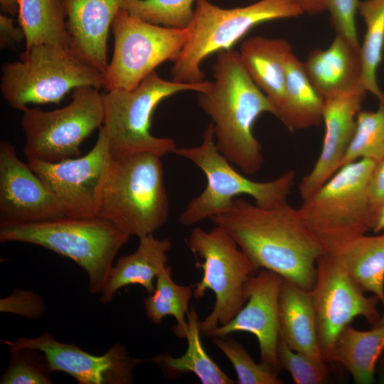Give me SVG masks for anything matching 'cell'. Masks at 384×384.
<instances>
[{"instance_id": "obj_35", "label": "cell", "mask_w": 384, "mask_h": 384, "mask_svg": "<svg viewBox=\"0 0 384 384\" xmlns=\"http://www.w3.org/2000/svg\"><path fill=\"white\" fill-rule=\"evenodd\" d=\"M277 354L282 368L291 375L296 384H321L326 383L329 373L324 361L292 350L279 338Z\"/></svg>"}, {"instance_id": "obj_36", "label": "cell", "mask_w": 384, "mask_h": 384, "mask_svg": "<svg viewBox=\"0 0 384 384\" xmlns=\"http://www.w3.org/2000/svg\"><path fill=\"white\" fill-rule=\"evenodd\" d=\"M325 9L330 14L331 23L336 31L352 42L361 46L356 24L359 0H324Z\"/></svg>"}, {"instance_id": "obj_43", "label": "cell", "mask_w": 384, "mask_h": 384, "mask_svg": "<svg viewBox=\"0 0 384 384\" xmlns=\"http://www.w3.org/2000/svg\"><path fill=\"white\" fill-rule=\"evenodd\" d=\"M381 381L383 383H384V365L381 373Z\"/></svg>"}, {"instance_id": "obj_26", "label": "cell", "mask_w": 384, "mask_h": 384, "mask_svg": "<svg viewBox=\"0 0 384 384\" xmlns=\"http://www.w3.org/2000/svg\"><path fill=\"white\" fill-rule=\"evenodd\" d=\"M384 351V319L372 329L361 331L347 326L341 333L332 361L341 363L357 384L374 381L376 363Z\"/></svg>"}, {"instance_id": "obj_4", "label": "cell", "mask_w": 384, "mask_h": 384, "mask_svg": "<svg viewBox=\"0 0 384 384\" xmlns=\"http://www.w3.org/2000/svg\"><path fill=\"white\" fill-rule=\"evenodd\" d=\"M130 237L99 215H65L33 223L0 225L1 242L39 245L75 262L86 272L92 294H100L115 257Z\"/></svg>"}, {"instance_id": "obj_9", "label": "cell", "mask_w": 384, "mask_h": 384, "mask_svg": "<svg viewBox=\"0 0 384 384\" xmlns=\"http://www.w3.org/2000/svg\"><path fill=\"white\" fill-rule=\"evenodd\" d=\"M211 82L183 83L161 78L155 71L135 89L113 90L102 95L105 127L112 152L146 151L163 157L177 147L173 139L151 132V118L159 104L176 93L206 91Z\"/></svg>"}, {"instance_id": "obj_18", "label": "cell", "mask_w": 384, "mask_h": 384, "mask_svg": "<svg viewBox=\"0 0 384 384\" xmlns=\"http://www.w3.org/2000/svg\"><path fill=\"white\" fill-rule=\"evenodd\" d=\"M366 93L360 91L324 100L322 121L325 132L322 147L314 167L299 185L302 201L313 195L340 169Z\"/></svg>"}, {"instance_id": "obj_33", "label": "cell", "mask_w": 384, "mask_h": 384, "mask_svg": "<svg viewBox=\"0 0 384 384\" xmlns=\"http://www.w3.org/2000/svg\"><path fill=\"white\" fill-rule=\"evenodd\" d=\"M212 343L219 348L233 365L238 384H282L279 372L262 363H256L245 347L236 340L213 337Z\"/></svg>"}, {"instance_id": "obj_10", "label": "cell", "mask_w": 384, "mask_h": 384, "mask_svg": "<svg viewBox=\"0 0 384 384\" xmlns=\"http://www.w3.org/2000/svg\"><path fill=\"white\" fill-rule=\"evenodd\" d=\"M197 258L196 267L203 271L200 282L193 285V297L202 298L208 289L215 297L210 313L199 322L205 336L225 325L238 314L247 302L245 286L257 273L247 255L222 228L214 225L209 231L195 227L186 240Z\"/></svg>"}, {"instance_id": "obj_41", "label": "cell", "mask_w": 384, "mask_h": 384, "mask_svg": "<svg viewBox=\"0 0 384 384\" xmlns=\"http://www.w3.org/2000/svg\"><path fill=\"white\" fill-rule=\"evenodd\" d=\"M20 0H0L1 10L11 16H15L18 13Z\"/></svg>"}, {"instance_id": "obj_39", "label": "cell", "mask_w": 384, "mask_h": 384, "mask_svg": "<svg viewBox=\"0 0 384 384\" xmlns=\"http://www.w3.org/2000/svg\"><path fill=\"white\" fill-rule=\"evenodd\" d=\"M25 40L23 29L14 25V20L5 14L0 15V47L11 48Z\"/></svg>"}, {"instance_id": "obj_25", "label": "cell", "mask_w": 384, "mask_h": 384, "mask_svg": "<svg viewBox=\"0 0 384 384\" xmlns=\"http://www.w3.org/2000/svg\"><path fill=\"white\" fill-rule=\"evenodd\" d=\"M324 103L303 62L292 51L286 61L284 100L278 119L289 131L317 126L322 121Z\"/></svg>"}, {"instance_id": "obj_38", "label": "cell", "mask_w": 384, "mask_h": 384, "mask_svg": "<svg viewBox=\"0 0 384 384\" xmlns=\"http://www.w3.org/2000/svg\"><path fill=\"white\" fill-rule=\"evenodd\" d=\"M368 195L374 220L377 210L384 202V159L375 162L368 186Z\"/></svg>"}, {"instance_id": "obj_6", "label": "cell", "mask_w": 384, "mask_h": 384, "mask_svg": "<svg viewBox=\"0 0 384 384\" xmlns=\"http://www.w3.org/2000/svg\"><path fill=\"white\" fill-rule=\"evenodd\" d=\"M0 88L14 109L30 104H58L80 87H103V73L80 58L70 46L42 44L26 49L18 61L1 67Z\"/></svg>"}, {"instance_id": "obj_34", "label": "cell", "mask_w": 384, "mask_h": 384, "mask_svg": "<svg viewBox=\"0 0 384 384\" xmlns=\"http://www.w3.org/2000/svg\"><path fill=\"white\" fill-rule=\"evenodd\" d=\"M11 359L2 374L1 384H50L53 372L40 351L23 348L9 351Z\"/></svg>"}, {"instance_id": "obj_15", "label": "cell", "mask_w": 384, "mask_h": 384, "mask_svg": "<svg viewBox=\"0 0 384 384\" xmlns=\"http://www.w3.org/2000/svg\"><path fill=\"white\" fill-rule=\"evenodd\" d=\"M9 351L23 348L41 351L53 371L73 377L80 384H131L135 368L149 358L132 357L121 343L112 346L104 354H91L79 346L56 340L48 331L35 338L20 337L3 341Z\"/></svg>"}, {"instance_id": "obj_22", "label": "cell", "mask_w": 384, "mask_h": 384, "mask_svg": "<svg viewBox=\"0 0 384 384\" xmlns=\"http://www.w3.org/2000/svg\"><path fill=\"white\" fill-rule=\"evenodd\" d=\"M171 246L169 239H158L154 234L139 238L136 250L119 257L113 265L100 292V302L111 303L115 293L129 285H140L151 294L155 289L154 279L166 266Z\"/></svg>"}, {"instance_id": "obj_30", "label": "cell", "mask_w": 384, "mask_h": 384, "mask_svg": "<svg viewBox=\"0 0 384 384\" xmlns=\"http://www.w3.org/2000/svg\"><path fill=\"white\" fill-rule=\"evenodd\" d=\"M172 269L166 266L156 277L154 291L144 299V308L148 319L154 324H160L167 316L176 321L173 331L178 338H186L188 304L193 296V286L180 285L171 278Z\"/></svg>"}, {"instance_id": "obj_31", "label": "cell", "mask_w": 384, "mask_h": 384, "mask_svg": "<svg viewBox=\"0 0 384 384\" xmlns=\"http://www.w3.org/2000/svg\"><path fill=\"white\" fill-rule=\"evenodd\" d=\"M361 159L375 162L384 159V104H379L374 111L359 112L355 132L341 167Z\"/></svg>"}, {"instance_id": "obj_21", "label": "cell", "mask_w": 384, "mask_h": 384, "mask_svg": "<svg viewBox=\"0 0 384 384\" xmlns=\"http://www.w3.org/2000/svg\"><path fill=\"white\" fill-rule=\"evenodd\" d=\"M292 51L284 39L255 36L245 39L238 52L250 78L274 107L277 119L284 100L286 61Z\"/></svg>"}, {"instance_id": "obj_42", "label": "cell", "mask_w": 384, "mask_h": 384, "mask_svg": "<svg viewBox=\"0 0 384 384\" xmlns=\"http://www.w3.org/2000/svg\"><path fill=\"white\" fill-rule=\"evenodd\" d=\"M384 230V202L377 210L372 227V230L378 233Z\"/></svg>"}, {"instance_id": "obj_12", "label": "cell", "mask_w": 384, "mask_h": 384, "mask_svg": "<svg viewBox=\"0 0 384 384\" xmlns=\"http://www.w3.org/2000/svg\"><path fill=\"white\" fill-rule=\"evenodd\" d=\"M112 58L103 73L106 91L135 89L162 63L175 61L188 41V28L152 24L121 9L111 26Z\"/></svg>"}, {"instance_id": "obj_14", "label": "cell", "mask_w": 384, "mask_h": 384, "mask_svg": "<svg viewBox=\"0 0 384 384\" xmlns=\"http://www.w3.org/2000/svg\"><path fill=\"white\" fill-rule=\"evenodd\" d=\"M111 160L107 133L102 125L97 141L82 156L55 163L28 160V164L63 207L68 216L98 215L102 186Z\"/></svg>"}, {"instance_id": "obj_24", "label": "cell", "mask_w": 384, "mask_h": 384, "mask_svg": "<svg viewBox=\"0 0 384 384\" xmlns=\"http://www.w3.org/2000/svg\"><path fill=\"white\" fill-rule=\"evenodd\" d=\"M329 253L365 292L379 298L384 310V233L362 235Z\"/></svg>"}, {"instance_id": "obj_16", "label": "cell", "mask_w": 384, "mask_h": 384, "mask_svg": "<svg viewBox=\"0 0 384 384\" xmlns=\"http://www.w3.org/2000/svg\"><path fill=\"white\" fill-rule=\"evenodd\" d=\"M66 213L44 182L21 161L14 146L0 142V225L38 222Z\"/></svg>"}, {"instance_id": "obj_19", "label": "cell", "mask_w": 384, "mask_h": 384, "mask_svg": "<svg viewBox=\"0 0 384 384\" xmlns=\"http://www.w3.org/2000/svg\"><path fill=\"white\" fill-rule=\"evenodd\" d=\"M126 0H63L70 47L84 62L104 73L108 33Z\"/></svg>"}, {"instance_id": "obj_11", "label": "cell", "mask_w": 384, "mask_h": 384, "mask_svg": "<svg viewBox=\"0 0 384 384\" xmlns=\"http://www.w3.org/2000/svg\"><path fill=\"white\" fill-rule=\"evenodd\" d=\"M21 127L28 160L55 163L80 156V147L103 124L102 95L94 87L74 90L71 102L50 111L23 109Z\"/></svg>"}, {"instance_id": "obj_1", "label": "cell", "mask_w": 384, "mask_h": 384, "mask_svg": "<svg viewBox=\"0 0 384 384\" xmlns=\"http://www.w3.org/2000/svg\"><path fill=\"white\" fill-rule=\"evenodd\" d=\"M210 219L235 241L257 272L267 270L311 290L317 261L327 251L306 226L298 208L287 201L265 208L238 197Z\"/></svg>"}, {"instance_id": "obj_20", "label": "cell", "mask_w": 384, "mask_h": 384, "mask_svg": "<svg viewBox=\"0 0 384 384\" xmlns=\"http://www.w3.org/2000/svg\"><path fill=\"white\" fill-rule=\"evenodd\" d=\"M360 47L336 34L326 48L312 50L303 62L311 82L324 100L366 92L362 83Z\"/></svg>"}, {"instance_id": "obj_5", "label": "cell", "mask_w": 384, "mask_h": 384, "mask_svg": "<svg viewBox=\"0 0 384 384\" xmlns=\"http://www.w3.org/2000/svg\"><path fill=\"white\" fill-rule=\"evenodd\" d=\"M304 14L298 0H257L249 5L223 8L209 0H196L188 28L189 36L171 70L172 80H204L203 61L214 53L229 50L254 27L268 21Z\"/></svg>"}, {"instance_id": "obj_13", "label": "cell", "mask_w": 384, "mask_h": 384, "mask_svg": "<svg viewBox=\"0 0 384 384\" xmlns=\"http://www.w3.org/2000/svg\"><path fill=\"white\" fill-rule=\"evenodd\" d=\"M364 293L329 252L319 257L311 294L319 344L326 361H332L341 333L354 318L362 316L372 326L380 322L379 298L374 294L367 297Z\"/></svg>"}, {"instance_id": "obj_27", "label": "cell", "mask_w": 384, "mask_h": 384, "mask_svg": "<svg viewBox=\"0 0 384 384\" xmlns=\"http://www.w3.org/2000/svg\"><path fill=\"white\" fill-rule=\"evenodd\" d=\"M188 331L186 338L188 347L180 357L161 353L149 358L161 370L164 375L171 379L183 374L193 373L203 384H233L230 378L205 351L201 340L199 318L194 308L187 314Z\"/></svg>"}, {"instance_id": "obj_37", "label": "cell", "mask_w": 384, "mask_h": 384, "mask_svg": "<svg viewBox=\"0 0 384 384\" xmlns=\"http://www.w3.org/2000/svg\"><path fill=\"white\" fill-rule=\"evenodd\" d=\"M0 311L37 319L44 314L46 307L43 297L33 291L15 289L9 296L0 299Z\"/></svg>"}, {"instance_id": "obj_2", "label": "cell", "mask_w": 384, "mask_h": 384, "mask_svg": "<svg viewBox=\"0 0 384 384\" xmlns=\"http://www.w3.org/2000/svg\"><path fill=\"white\" fill-rule=\"evenodd\" d=\"M213 70L214 81L198 93V105L211 118L219 151L244 174H255L264 158L253 127L264 113L276 117V110L250 78L238 52H218Z\"/></svg>"}, {"instance_id": "obj_29", "label": "cell", "mask_w": 384, "mask_h": 384, "mask_svg": "<svg viewBox=\"0 0 384 384\" xmlns=\"http://www.w3.org/2000/svg\"><path fill=\"white\" fill-rule=\"evenodd\" d=\"M358 13L366 25L360 47L362 83L366 91L376 97L379 104H384V93L377 80L384 51V0L360 1Z\"/></svg>"}, {"instance_id": "obj_28", "label": "cell", "mask_w": 384, "mask_h": 384, "mask_svg": "<svg viewBox=\"0 0 384 384\" xmlns=\"http://www.w3.org/2000/svg\"><path fill=\"white\" fill-rule=\"evenodd\" d=\"M18 16L26 49L42 44L70 46L63 0H20Z\"/></svg>"}, {"instance_id": "obj_3", "label": "cell", "mask_w": 384, "mask_h": 384, "mask_svg": "<svg viewBox=\"0 0 384 384\" xmlns=\"http://www.w3.org/2000/svg\"><path fill=\"white\" fill-rule=\"evenodd\" d=\"M161 158L146 151H111L97 215L139 239L162 227L169 201Z\"/></svg>"}, {"instance_id": "obj_7", "label": "cell", "mask_w": 384, "mask_h": 384, "mask_svg": "<svg viewBox=\"0 0 384 384\" xmlns=\"http://www.w3.org/2000/svg\"><path fill=\"white\" fill-rule=\"evenodd\" d=\"M174 154L193 163L206 178L204 190L178 216L179 223L184 226L196 225L224 211L241 195L250 196L261 207L279 205L287 201L295 181L294 171L268 181H253L239 173L218 149L211 122L199 145L176 147Z\"/></svg>"}, {"instance_id": "obj_8", "label": "cell", "mask_w": 384, "mask_h": 384, "mask_svg": "<svg viewBox=\"0 0 384 384\" xmlns=\"http://www.w3.org/2000/svg\"><path fill=\"white\" fill-rule=\"evenodd\" d=\"M375 164L361 159L342 166L298 208L327 252L372 230L368 186Z\"/></svg>"}, {"instance_id": "obj_17", "label": "cell", "mask_w": 384, "mask_h": 384, "mask_svg": "<svg viewBox=\"0 0 384 384\" xmlns=\"http://www.w3.org/2000/svg\"><path fill=\"white\" fill-rule=\"evenodd\" d=\"M283 277L260 270L250 277L245 292L247 302L238 314L225 325L218 326L205 336L226 337L234 332H249L258 341L260 361L279 373L282 368L277 349L280 338L279 299Z\"/></svg>"}, {"instance_id": "obj_32", "label": "cell", "mask_w": 384, "mask_h": 384, "mask_svg": "<svg viewBox=\"0 0 384 384\" xmlns=\"http://www.w3.org/2000/svg\"><path fill=\"white\" fill-rule=\"evenodd\" d=\"M196 0H126L123 9L131 15L152 24L188 28Z\"/></svg>"}, {"instance_id": "obj_23", "label": "cell", "mask_w": 384, "mask_h": 384, "mask_svg": "<svg viewBox=\"0 0 384 384\" xmlns=\"http://www.w3.org/2000/svg\"><path fill=\"white\" fill-rule=\"evenodd\" d=\"M280 338L292 350L326 362L318 340L311 291L284 279L279 299Z\"/></svg>"}, {"instance_id": "obj_40", "label": "cell", "mask_w": 384, "mask_h": 384, "mask_svg": "<svg viewBox=\"0 0 384 384\" xmlns=\"http://www.w3.org/2000/svg\"><path fill=\"white\" fill-rule=\"evenodd\" d=\"M255 1L257 0H249ZM304 14L309 15H316L326 10L324 0H298Z\"/></svg>"}]
</instances>
